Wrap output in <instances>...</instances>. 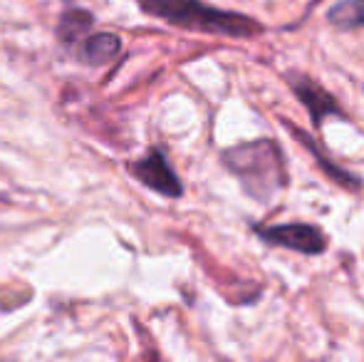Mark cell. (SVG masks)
<instances>
[{
    "label": "cell",
    "instance_id": "cell-1",
    "mask_svg": "<svg viewBox=\"0 0 364 362\" xmlns=\"http://www.w3.org/2000/svg\"><path fill=\"white\" fill-rule=\"evenodd\" d=\"M141 10L151 18L166 20L176 28L198 30L208 35H225V38H253L260 25L253 18L230 10L211 8L201 0H139Z\"/></svg>",
    "mask_w": 364,
    "mask_h": 362
},
{
    "label": "cell",
    "instance_id": "cell-2",
    "mask_svg": "<svg viewBox=\"0 0 364 362\" xmlns=\"http://www.w3.org/2000/svg\"><path fill=\"white\" fill-rule=\"evenodd\" d=\"M223 164L243 183L245 193L270 201L285 186V156L273 139L250 142L223 151Z\"/></svg>",
    "mask_w": 364,
    "mask_h": 362
},
{
    "label": "cell",
    "instance_id": "cell-3",
    "mask_svg": "<svg viewBox=\"0 0 364 362\" xmlns=\"http://www.w3.org/2000/svg\"><path fill=\"white\" fill-rule=\"evenodd\" d=\"M263 241L273 243V246H283L290 251L305 253V256H317L325 251V236L320 228L310 226V223H278V226H255Z\"/></svg>",
    "mask_w": 364,
    "mask_h": 362
},
{
    "label": "cell",
    "instance_id": "cell-4",
    "mask_svg": "<svg viewBox=\"0 0 364 362\" xmlns=\"http://www.w3.org/2000/svg\"><path fill=\"white\" fill-rule=\"evenodd\" d=\"M129 171H132V176H136L146 188L161 193V196L178 198L183 193L181 179H178L176 171L171 169V164H168L166 154H164L161 149H151L146 156L132 161Z\"/></svg>",
    "mask_w": 364,
    "mask_h": 362
},
{
    "label": "cell",
    "instance_id": "cell-5",
    "mask_svg": "<svg viewBox=\"0 0 364 362\" xmlns=\"http://www.w3.org/2000/svg\"><path fill=\"white\" fill-rule=\"evenodd\" d=\"M288 85L295 92V97L307 107L310 112V119L315 127H320L327 117H342V107L337 105V100L330 95L325 87L315 82L312 78L300 73H288Z\"/></svg>",
    "mask_w": 364,
    "mask_h": 362
},
{
    "label": "cell",
    "instance_id": "cell-6",
    "mask_svg": "<svg viewBox=\"0 0 364 362\" xmlns=\"http://www.w3.org/2000/svg\"><path fill=\"white\" fill-rule=\"evenodd\" d=\"M119 53H122V40L112 33L90 35L77 48V58L87 65H109L119 58Z\"/></svg>",
    "mask_w": 364,
    "mask_h": 362
},
{
    "label": "cell",
    "instance_id": "cell-7",
    "mask_svg": "<svg viewBox=\"0 0 364 362\" xmlns=\"http://www.w3.org/2000/svg\"><path fill=\"white\" fill-rule=\"evenodd\" d=\"M285 124H288V129L292 132V134L297 137V139H300V142H305V147H307V149H310L312 154H315V159H317V164H320V169H325V174L330 176L332 181H337V183H340V186H345V188H352V191H357V188H360V183H362V181L357 179L355 174H350V171H345V169H342V166H335V164H332V161L327 159V156L322 154L320 149H317V144L310 139V137L305 134V132L295 129V127H292L290 122H285Z\"/></svg>",
    "mask_w": 364,
    "mask_h": 362
},
{
    "label": "cell",
    "instance_id": "cell-8",
    "mask_svg": "<svg viewBox=\"0 0 364 362\" xmlns=\"http://www.w3.org/2000/svg\"><path fill=\"white\" fill-rule=\"evenodd\" d=\"M327 20L337 28H364V0H345L327 13Z\"/></svg>",
    "mask_w": 364,
    "mask_h": 362
},
{
    "label": "cell",
    "instance_id": "cell-9",
    "mask_svg": "<svg viewBox=\"0 0 364 362\" xmlns=\"http://www.w3.org/2000/svg\"><path fill=\"white\" fill-rule=\"evenodd\" d=\"M92 28V15L85 13V10H70V13H65L63 18H60V25H58V38L63 40V43H75L77 38H82V35L87 33V30Z\"/></svg>",
    "mask_w": 364,
    "mask_h": 362
}]
</instances>
